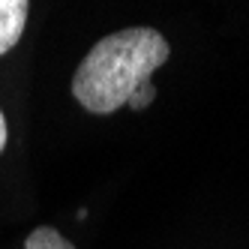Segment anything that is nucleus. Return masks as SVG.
I'll use <instances>...</instances> for the list:
<instances>
[{
  "label": "nucleus",
  "instance_id": "f257e3e1",
  "mask_svg": "<svg viewBox=\"0 0 249 249\" xmlns=\"http://www.w3.org/2000/svg\"><path fill=\"white\" fill-rule=\"evenodd\" d=\"M171 54L168 39L156 27H126L102 36L78 63L72 96L96 117L114 114L138 93L141 84Z\"/></svg>",
  "mask_w": 249,
  "mask_h": 249
},
{
  "label": "nucleus",
  "instance_id": "f03ea898",
  "mask_svg": "<svg viewBox=\"0 0 249 249\" xmlns=\"http://www.w3.org/2000/svg\"><path fill=\"white\" fill-rule=\"evenodd\" d=\"M30 0H0V57L18 45L27 27Z\"/></svg>",
  "mask_w": 249,
  "mask_h": 249
},
{
  "label": "nucleus",
  "instance_id": "39448f33",
  "mask_svg": "<svg viewBox=\"0 0 249 249\" xmlns=\"http://www.w3.org/2000/svg\"><path fill=\"white\" fill-rule=\"evenodd\" d=\"M6 141H9V123H6V114L0 111V153L6 150Z\"/></svg>",
  "mask_w": 249,
  "mask_h": 249
},
{
  "label": "nucleus",
  "instance_id": "7ed1b4c3",
  "mask_svg": "<svg viewBox=\"0 0 249 249\" xmlns=\"http://www.w3.org/2000/svg\"><path fill=\"white\" fill-rule=\"evenodd\" d=\"M24 249H75V246L69 243L57 228H51V225H39V228H33L30 234H27Z\"/></svg>",
  "mask_w": 249,
  "mask_h": 249
},
{
  "label": "nucleus",
  "instance_id": "20e7f679",
  "mask_svg": "<svg viewBox=\"0 0 249 249\" xmlns=\"http://www.w3.org/2000/svg\"><path fill=\"white\" fill-rule=\"evenodd\" d=\"M153 99H156V87L147 81V84H141V87H138V93L129 99V108H132V111H144Z\"/></svg>",
  "mask_w": 249,
  "mask_h": 249
}]
</instances>
